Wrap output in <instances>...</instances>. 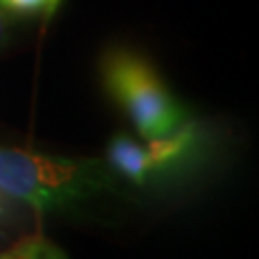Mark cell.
Masks as SVG:
<instances>
[{
	"label": "cell",
	"mask_w": 259,
	"mask_h": 259,
	"mask_svg": "<svg viewBox=\"0 0 259 259\" xmlns=\"http://www.w3.org/2000/svg\"><path fill=\"white\" fill-rule=\"evenodd\" d=\"M7 26H9V20H7V11L0 7V44H3V39L7 35Z\"/></svg>",
	"instance_id": "obj_6"
},
{
	"label": "cell",
	"mask_w": 259,
	"mask_h": 259,
	"mask_svg": "<svg viewBox=\"0 0 259 259\" xmlns=\"http://www.w3.org/2000/svg\"><path fill=\"white\" fill-rule=\"evenodd\" d=\"M108 162L119 175L134 184H145L147 175L153 171L149 153L127 134H117L108 143Z\"/></svg>",
	"instance_id": "obj_3"
},
{
	"label": "cell",
	"mask_w": 259,
	"mask_h": 259,
	"mask_svg": "<svg viewBox=\"0 0 259 259\" xmlns=\"http://www.w3.org/2000/svg\"><path fill=\"white\" fill-rule=\"evenodd\" d=\"M112 177L97 160H69L24 149H0V192L37 212L67 207L110 188Z\"/></svg>",
	"instance_id": "obj_1"
},
{
	"label": "cell",
	"mask_w": 259,
	"mask_h": 259,
	"mask_svg": "<svg viewBox=\"0 0 259 259\" xmlns=\"http://www.w3.org/2000/svg\"><path fill=\"white\" fill-rule=\"evenodd\" d=\"M63 0H0V7L15 15L28 18H50L61 7Z\"/></svg>",
	"instance_id": "obj_5"
},
{
	"label": "cell",
	"mask_w": 259,
	"mask_h": 259,
	"mask_svg": "<svg viewBox=\"0 0 259 259\" xmlns=\"http://www.w3.org/2000/svg\"><path fill=\"white\" fill-rule=\"evenodd\" d=\"M199 139V130L194 123H184L173 130L171 134H164L160 139H151L149 141V160H151V168H164L177 164L186 153H188Z\"/></svg>",
	"instance_id": "obj_4"
},
{
	"label": "cell",
	"mask_w": 259,
	"mask_h": 259,
	"mask_svg": "<svg viewBox=\"0 0 259 259\" xmlns=\"http://www.w3.org/2000/svg\"><path fill=\"white\" fill-rule=\"evenodd\" d=\"M102 78L143 139L171 134L186 121V108L173 97L156 69L130 50H112L102 63Z\"/></svg>",
	"instance_id": "obj_2"
}]
</instances>
